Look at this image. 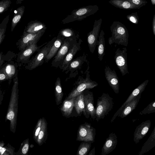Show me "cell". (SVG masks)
<instances>
[{"instance_id":"1","label":"cell","mask_w":155,"mask_h":155,"mask_svg":"<svg viewBox=\"0 0 155 155\" xmlns=\"http://www.w3.org/2000/svg\"><path fill=\"white\" fill-rule=\"evenodd\" d=\"M13 84L12 87L10 101L5 117L6 120L10 122L11 127L14 128L16 125L18 112V75L13 78Z\"/></svg>"},{"instance_id":"2","label":"cell","mask_w":155,"mask_h":155,"mask_svg":"<svg viewBox=\"0 0 155 155\" xmlns=\"http://www.w3.org/2000/svg\"><path fill=\"white\" fill-rule=\"evenodd\" d=\"M111 36L108 39L109 44L114 43L127 46L128 43L129 33L125 25L117 21H114L110 26Z\"/></svg>"},{"instance_id":"3","label":"cell","mask_w":155,"mask_h":155,"mask_svg":"<svg viewBox=\"0 0 155 155\" xmlns=\"http://www.w3.org/2000/svg\"><path fill=\"white\" fill-rule=\"evenodd\" d=\"M99 10V7L97 5H90L74 9L61 21V23L64 24L75 21H81L94 15Z\"/></svg>"},{"instance_id":"4","label":"cell","mask_w":155,"mask_h":155,"mask_svg":"<svg viewBox=\"0 0 155 155\" xmlns=\"http://www.w3.org/2000/svg\"><path fill=\"white\" fill-rule=\"evenodd\" d=\"M95 108L96 120L103 119L112 110L114 104L113 98L107 93H103L98 97Z\"/></svg>"},{"instance_id":"5","label":"cell","mask_w":155,"mask_h":155,"mask_svg":"<svg viewBox=\"0 0 155 155\" xmlns=\"http://www.w3.org/2000/svg\"><path fill=\"white\" fill-rule=\"evenodd\" d=\"M86 74L85 78L79 76L74 84V87L69 94L66 99L75 97L86 89H92L98 85L96 82L90 79L89 69L87 71Z\"/></svg>"},{"instance_id":"6","label":"cell","mask_w":155,"mask_h":155,"mask_svg":"<svg viewBox=\"0 0 155 155\" xmlns=\"http://www.w3.org/2000/svg\"><path fill=\"white\" fill-rule=\"evenodd\" d=\"M56 39V37H54L41 48L35 56L30 59L29 62L25 66V68L31 70L41 65L45 62V58Z\"/></svg>"},{"instance_id":"7","label":"cell","mask_w":155,"mask_h":155,"mask_svg":"<svg viewBox=\"0 0 155 155\" xmlns=\"http://www.w3.org/2000/svg\"><path fill=\"white\" fill-rule=\"evenodd\" d=\"M87 56V54L84 52L82 55L72 60L69 65L68 70L65 72L66 74L70 73L66 81L70 78H75L80 73H84V68L89 65Z\"/></svg>"},{"instance_id":"8","label":"cell","mask_w":155,"mask_h":155,"mask_svg":"<svg viewBox=\"0 0 155 155\" xmlns=\"http://www.w3.org/2000/svg\"><path fill=\"white\" fill-rule=\"evenodd\" d=\"M77 41L76 40L71 38L65 39L57 53L54 57L51 62L52 66L56 68L58 67L68 52Z\"/></svg>"},{"instance_id":"9","label":"cell","mask_w":155,"mask_h":155,"mask_svg":"<svg viewBox=\"0 0 155 155\" xmlns=\"http://www.w3.org/2000/svg\"><path fill=\"white\" fill-rule=\"evenodd\" d=\"M96 135L95 129L90 124L85 123L81 125L78 127L76 140L82 142H94Z\"/></svg>"},{"instance_id":"10","label":"cell","mask_w":155,"mask_h":155,"mask_svg":"<svg viewBox=\"0 0 155 155\" xmlns=\"http://www.w3.org/2000/svg\"><path fill=\"white\" fill-rule=\"evenodd\" d=\"M38 41H34L29 45L24 50L20 51L17 54V62L22 64H28L31 56L35 52L38 51L42 46L45 45L46 42L41 45L38 46L37 43Z\"/></svg>"},{"instance_id":"11","label":"cell","mask_w":155,"mask_h":155,"mask_svg":"<svg viewBox=\"0 0 155 155\" xmlns=\"http://www.w3.org/2000/svg\"><path fill=\"white\" fill-rule=\"evenodd\" d=\"M102 22V19L101 18L98 20H95L92 30L87 35L88 45L91 53H93L97 45L98 41L97 39Z\"/></svg>"},{"instance_id":"12","label":"cell","mask_w":155,"mask_h":155,"mask_svg":"<svg viewBox=\"0 0 155 155\" xmlns=\"http://www.w3.org/2000/svg\"><path fill=\"white\" fill-rule=\"evenodd\" d=\"M114 59L116 64L123 76L129 74L127 64V53L126 48L121 50L118 48L115 52Z\"/></svg>"},{"instance_id":"13","label":"cell","mask_w":155,"mask_h":155,"mask_svg":"<svg viewBox=\"0 0 155 155\" xmlns=\"http://www.w3.org/2000/svg\"><path fill=\"white\" fill-rule=\"evenodd\" d=\"M45 32L42 31L36 34H31L24 31L20 38L16 43L19 50L20 51H22L32 42L38 41Z\"/></svg>"},{"instance_id":"14","label":"cell","mask_w":155,"mask_h":155,"mask_svg":"<svg viewBox=\"0 0 155 155\" xmlns=\"http://www.w3.org/2000/svg\"><path fill=\"white\" fill-rule=\"evenodd\" d=\"M148 82L149 80H148L144 81L132 92L125 101L114 115L110 120L111 123L113 122L116 117L120 114L123 108L126 104L132 101L139 94H141L143 91Z\"/></svg>"},{"instance_id":"15","label":"cell","mask_w":155,"mask_h":155,"mask_svg":"<svg viewBox=\"0 0 155 155\" xmlns=\"http://www.w3.org/2000/svg\"><path fill=\"white\" fill-rule=\"evenodd\" d=\"M105 77L109 85L117 94L119 93V79L115 71L112 70L110 67L107 65L104 69Z\"/></svg>"},{"instance_id":"16","label":"cell","mask_w":155,"mask_h":155,"mask_svg":"<svg viewBox=\"0 0 155 155\" xmlns=\"http://www.w3.org/2000/svg\"><path fill=\"white\" fill-rule=\"evenodd\" d=\"M82 42V40L79 38L78 41L75 44L66 55L62 62L59 66L58 67L62 70V72H65L68 70L69 65L73 59L74 56L81 49V45Z\"/></svg>"},{"instance_id":"17","label":"cell","mask_w":155,"mask_h":155,"mask_svg":"<svg viewBox=\"0 0 155 155\" xmlns=\"http://www.w3.org/2000/svg\"><path fill=\"white\" fill-rule=\"evenodd\" d=\"M84 100L87 118L90 115L93 120L96 118V109L94 105V98L92 92L87 91H84Z\"/></svg>"},{"instance_id":"18","label":"cell","mask_w":155,"mask_h":155,"mask_svg":"<svg viewBox=\"0 0 155 155\" xmlns=\"http://www.w3.org/2000/svg\"><path fill=\"white\" fill-rule=\"evenodd\" d=\"M151 125V121L148 120L142 122L136 127L134 134L133 139L136 144L138 143L140 140L146 135Z\"/></svg>"},{"instance_id":"19","label":"cell","mask_w":155,"mask_h":155,"mask_svg":"<svg viewBox=\"0 0 155 155\" xmlns=\"http://www.w3.org/2000/svg\"><path fill=\"white\" fill-rule=\"evenodd\" d=\"M117 143V137L114 133H110L106 140L101 149V155H107L116 148Z\"/></svg>"},{"instance_id":"20","label":"cell","mask_w":155,"mask_h":155,"mask_svg":"<svg viewBox=\"0 0 155 155\" xmlns=\"http://www.w3.org/2000/svg\"><path fill=\"white\" fill-rule=\"evenodd\" d=\"M2 67L8 78V84L10 85L13 79L18 75V65L16 63L12 60L6 61Z\"/></svg>"},{"instance_id":"21","label":"cell","mask_w":155,"mask_h":155,"mask_svg":"<svg viewBox=\"0 0 155 155\" xmlns=\"http://www.w3.org/2000/svg\"><path fill=\"white\" fill-rule=\"evenodd\" d=\"M47 27L43 23L35 20L28 22L25 26L24 31L31 34H36L42 31H45Z\"/></svg>"},{"instance_id":"22","label":"cell","mask_w":155,"mask_h":155,"mask_svg":"<svg viewBox=\"0 0 155 155\" xmlns=\"http://www.w3.org/2000/svg\"><path fill=\"white\" fill-rule=\"evenodd\" d=\"M64 39L58 35L56 39L53 43L48 53L46 56L45 62L48 63L54 57L62 44Z\"/></svg>"},{"instance_id":"23","label":"cell","mask_w":155,"mask_h":155,"mask_svg":"<svg viewBox=\"0 0 155 155\" xmlns=\"http://www.w3.org/2000/svg\"><path fill=\"white\" fill-rule=\"evenodd\" d=\"M141 94H139L123 108L120 114L118 116L124 118L131 113L136 107L141 98Z\"/></svg>"},{"instance_id":"24","label":"cell","mask_w":155,"mask_h":155,"mask_svg":"<svg viewBox=\"0 0 155 155\" xmlns=\"http://www.w3.org/2000/svg\"><path fill=\"white\" fill-rule=\"evenodd\" d=\"M48 136L47 123L45 119L42 117L41 127L37 137L36 143L39 146H41L46 141Z\"/></svg>"},{"instance_id":"25","label":"cell","mask_w":155,"mask_h":155,"mask_svg":"<svg viewBox=\"0 0 155 155\" xmlns=\"http://www.w3.org/2000/svg\"><path fill=\"white\" fill-rule=\"evenodd\" d=\"M155 146V126L150 135L143 145L137 155H143Z\"/></svg>"},{"instance_id":"26","label":"cell","mask_w":155,"mask_h":155,"mask_svg":"<svg viewBox=\"0 0 155 155\" xmlns=\"http://www.w3.org/2000/svg\"><path fill=\"white\" fill-rule=\"evenodd\" d=\"M109 3L116 8L124 10L139 9L140 8L129 2L128 0H110Z\"/></svg>"},{"instance_id":"27","label":"cell","mask_w":155,"mask_h":155,"mask_svg":"<svg viewBox=\"0 0 155 155\" xmlns=\"http://www.w3.org/2000/svg\"><path fill=\"white\" fill-rule=\"evenodd\" d=\"M58 35L64 39L69 38L77 41L79 39V32L71 28L62 29L59 31Z\"/></svg>"},{"instance_id":"28","label":"cell","mask_w":155,"mask_h":155,"mask_svg":"<svg viewBox=\"0 0 155 155\" xmlns=\"http://www.w3.org/2000/svg\"><path fill=\"white\" fill-rule=\"evenodd\" d=\"M74 107L78 114L83 113L87 118V114L85 109L84 92L75 97Z\"/></svg>"},{"instance_id":"29","label":"cell","mask_w":155,"mask_h":155,"mask_svg":"<svg viewBox=\"0 0 155 155\" xmlns=\"http://www.w3.org/2000/svg\"><path fill=\"white\" fill-rule=\"evenodd\" d=\"M75 97L66 99L63 102L61 110L63 115L67 116L70 115L74 107Z\"/></svg>"},{"instance_id":"30","label":"cell","mask_w":155,"mask_h":155,"mask_svg":"<svg viewBox=\"0 0 155 155\" xmlns=\"http://www.w3.org/2000/svg\"><path fill=\"white\" fill-rule=\"evenodd\" d=\"M105 33L103 30H101L98 37L99 41L97 44L98 46V58L100 61H102L105 55Z\"/></svg>"},{"instance_id":"31","label":"cell","mask_w":155,"mask_h":155,"mask_svg":"<svg viewBox=\"0 0 155 155\" xmlns=\"http://www.w3.org/2000/svg\"><path fill=\"white\" fill-rule=\"evenodd\" d=\"M25 7L22 6L14 11V14L11 22V31H13L15 28L20 21L24 13Z\"/></svg>"},{"instance_id":"32","label":"cell","mask_w":155,"mask_h":155,"mask_svg":"<svg viewBox=\"0 0 155 155\" xmlns=\"http://www.w3.org/2000/svg\"><path fill=\"white\" fill-rule=\"evenodd\" d=\"M54 94L56 104L58 105L61 103L64 95L59 77L57 78L55 84Z\"/></svg>"},{"instance_id":"33","label":"cell","mask_w":155,"mask_h":155,"mask_svg":"<svg viewBox=\"0 0 155 155\" xmlns=\"http://www.w3.org/2000/svg\"><path fill=\"white\" fill-rule=\"evenodd\" d=\"M91 142H82L78 147L76 155H87L91 146Z\"/></svg>"},{"instance_id":"34","label":"cell","mask_w":155,"mask_h":155,"mask_svg":"<svg viewBox=\"0 0 155 155\" xmlns=\"http://www.w3.org/2000/svg\"><path fill=\"white\" fill-rule=\"evenodd\" d=\"M9 14L6 16L0 24V45L5 36V32L9 20Z\"/></svg>"},{"instance_id":"35","label":"cell","mask_w":155,"mask_h":155,"mask_svg":"<svg viewBox=\"0 0 155 155\" xmlns=\"http://www.w3.org/2000/svg\"><path fill=\"white\" fill-rule=\"evenodd\" d=\"M155 112V101L150 103L143 110L140 111L139 114L143 115Z\"/></svg>"},{"instance_id":"36","label":"cell","mask_w":155,"mask_h":155,"mask_svg":"<svg viewBox=\"0 0 155 155\" xmlns=\"http://www.w3.org/2000/svg\"><path fill=\"white\" fill-rule=\"evenodd\" d=\"M11 3L12 2L10 0L0 1V14L7 11Z\"/></svg>"},{"instance_id":"37","label":"cell","mask_w":155,"mask_h":155,"mask_svg":"<svg viewBox=\"0 0 155 155\" xmlns=\"http://www.w3.org/2000/svg\"><path fill=\"white\" fill-rule=\"evenodd\" d=\"M126 18L128 20L135 24H137L139 21V17L137 12L127 15Z\"/></svg>"},{"instance_id":"38","label":"cell","mask_w":155,"mask_h":155,"mask_svg":"<svg viewBox=\"0 0 155 155\" xmlns=\"http://www.w3.org/2000/svg\"><path fill=\"white\" fill-rule=\"evenodd\" d=\"M41 123L42 118H40L38 120L34 130L33 137L34 138L36 142L38 134L41 129Z\"/></svg>"},{"instance_id":"39","label":"cell","mask_w":155,"mask_h":155,"mask_svg":"<svg viewBox=\"0 0 155 155\" xmlns=\"http://www.w3.org/2000/svg\"><path fill=\"white\" fill-rule=\"evenodd\" d=\"M132 4L138 6L140 8L145 5L148 2L147 1L144 0H128Z\"/></svg>"},{"instance_id":"40","label":"cell","mask_w":155,"mask_h":155,"mask_svg":"<svg viewBox=\"0 0 155 155\" xmlns=\"http://www.w3.org/2000/svg\"><path fill=\"white\" fill-rule=\"evenodd\" d=\"M8 80V78L2 67L0 68V82Z\"/></svg>"},{"instance_id":"41","label":"cell","mask_w":155,"mask_h":155,"mask_svg":"<svg viewBox=\"0 0 155 155\" xmlns=\"http://www.w3.org/2000/svg\"><path fill=\"white\" fill-rule=\"evenodd\" d=\"M28 140L26 141L22 149V152L24 154H26L29 149V145Z\"/></svg>"},{"instance_id":"42","label":"cell","mask_w":155,"mask_h":155,"mask_svg":"<svg viewBox=\"0 0 155 155\" xmlns=\"http://www.w3.org/2000/svg\"><path fill=\"white\" fill-rule=\"evenodd\" d=\"M5 61L4 57L3 52H0V68L5 63Z\"/></svg>"},{"instance_id":"43","label":"cell","mask_w":155,"mask_h":155,"mask_svg":"<svg viewBox=\"0 0 155 155\" xmlns=\"http://www.w3.org/2000/svg\"><path fill=\"white\" fill-rule=\"evenodd\" d=\"M152 30L154 35H155V15H154L152 21Z\"/></svg>"},{"instance_id":"44","label":"cell","mask_w":155,"mask_h":155,"mask_svg":"<svg viewBox=\"0 0 155 155\" xmlns=\"http://www.w3.org/2000/svg\"><path fill=\"white\" fill-rule=\"evenodd\" d=\"M1 86L0 85V106L2 104L4 97V93L1 90Z\"/></svg>"},{"instance_id":"45","label":"cell","mask_w":155,"mask_h":155,"mask_svg":"<svg viewBox=\"0 0 155 155\" xmlns=\"http://www.w3.org/2000/svg\"><path fill=\"white\" fill-rule=\"evenodd\" d=\"M95 147H94L90 151L87 155H95Z\"/></svg>"},{"instance_id":"46","label":"cell","mask_w":155,"mask_h":155,"mask_svg":"<svg viewBox=\"0 0 155 155\" xmlns=\"http://www.w3.org/2000/svg\"><path fill=\"white\" fill-rule=\"evenodd\" d=\"M5 150L6 149L5 148L2 147L1 146H0V152L1 154H3Z\"/></svg>"},{"instance_id":"47","label":"cell","mask_w":155,"mask_h":155,"mask_svg":"<svg viewBox=\"0 0 155 155\" xmlns=\"http://www.w3.org/2000/svg\"><path fill=\"white\" fill-rule=\"evenodd\" d=\"M23 0H18L17 2H16V3L17 4H20L22 2V1H23Z\"/></svg>"},{"instance_id":"48","label":"cell","mask_w":155,"mask_h":155,"mask_svg":"<svg viewBox=\"0 0 155 155\" xmlns=\"http://www.w3.org/2000/svg\"><path fill=\"white\" fill-rule=\"evenodd\" d=\"M151 1L152 5H155V0H151Z\"/></svg>"}]
</instances>
